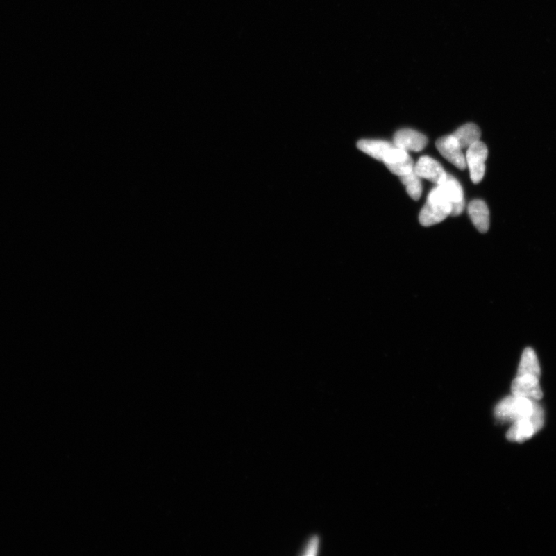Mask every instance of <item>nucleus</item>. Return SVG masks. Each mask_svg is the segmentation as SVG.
<instances>
[{
    "instance_id": "obj_13",
    "label": "nucleus",
    "mask_w": 556,
    "mask_h": 556,
    "mask_svg": "<svg viewBox=\"0 0 556 556\" xmlns=\"http://www.w3.org/2000/svg\"><path fill=\"white\" fill-rule=\"evenodd\" d=\"M453 135L457 140L460 147L464 149H469L473 144L480 141L482 133L475 124L468 123L460 127Z\"/></svg>"
},
{
    "instance_id": "obj_14",
    "label": "nucleus",
    "mask_w": 556,
    "mask_h": 556,
    "mask_svg": "<svg viewBox=\"0 0 556 556\" xmlns=\"http://www.w3.org/2000/svg\"><path fill=\"white\" fill-rule=\"evenodd\" d=\"M517 375L541 376V369L537 354L532 348H527L521 355Z\"/></svg>"
},
{
    "instance_id": "obj_4",
    "label": "nucleus",
    "mask_w": 556,
    "mask_h": 556,
    "mask_svg": "<svg viewBox=\"0 0 556 556\" xmlns=\"http://www.w3.org/2000/svg\"><path fill=\"white\" fill-rule=\"evenodd\" d=\"M487 155H489V151H487L485 144L480 141L473 144L466 152V166H469L471 180L475 184H478L483 180Z\"/></svg>"
},
{
    "instance_id": "obj_6",
    "label": "nucleus",
    "mask_w": 556,
    "mask_h": 556,
    "mask_svg": "<svg viewBox=\"0 0 556 556\" xmlns=\"http://www.w3.org/2000/svg\"><path fill=\"white\" fill-rule=\"evenodd\" d=\"M512 393L514 396L537 401L544 396L539 377L531 375H517L512 382Z\"/></svg>"
},
{
    "instance_id": "obj_10",
    "label": "nucleus",
    "mask_w": 556,
    "mask_h": 556,
    "mask_svg": "<svg viewBox=\"0 0 556 556\" xmlns=\"http://www.w3.org/2000/svg\"><path fill=\"white\" fill-rule=\"evenodd\" d=\"M439 185H441L451 203L450 215L457 217L461 214L464 210L465 203L462 185L454 176L448 174L446 180Z\"/></svg>"
},
{
    "instance_id": "obj_9",
    "label": "nucleus",
    "mask_w": 556,
    "mask_h": 556,
    "mask_svg": "<svg viewBox=\"0 0 556 556\" xmlns=\"http://www.w3.org/2000/svg\"><path fill=\"white\" fill-rule=\"evenodd\" d=\"M428 143L427 136L408 128L400 130L394 137L396 147L413 152H421L428 146Z\"/></svg>"
},
{
    "instance_id": "obj_8",
    "label": "nucleus",
    "mask_w": 556,
    "mask_h": 556,
    "mask_svg": "<svg viewBox=\"0 0 556 556\" xmlns=\"http://www.w3.org/2000/svg\"><path fill=\"white\" fill-rule=\"evenodd\" d=\"M414 170L421 178H427L437 185L443 183L448 176L441 165L429 156L421 157Z\"/></svg>"
},
{
    "instance_id": "obj_3",
    "label": "nucleus",
    "mask_w": 556,
    "mask_h": 556,
    "mask_svg": "<svg viewBox=\"0 0 556 556\" xmlns=\"http://www.w3.org/2000/svg\"><path fill=\"white\" fill-rule=\"evenodd\" d=\"M544 423V410L539 407L532 416L514 422L507 432V438L513 442H523L538 432Z\"/></svg>"
},
{
    "instance_id": "obj_16",
    "label": "nucleus",
    "mask_w": 556,
    "mask_h": 556,
    "mask_svg": "<svg viewBox=\"0 0 556 556\" xmlns=\"http://www.w3.org/2000/svg\"><path fill=\"white\" fill-rule=\"evenodd\" d=\"M319 540L317 537L313 538L309 544L306 548L305 555L308 556L314 555L317 553L319 550Z\"/></svg>"
},
{
    "instance_id": "obj_15",
    "label": "nucleus",
    "mask_w": 556,
    "mask_h": 556,
    "mask_svg": "<svg viewBox=\"0 0 556 556\" xmlns=\"http://www.w3.org/2000/svg\"><path fill=\"white\" fill-rule=\"evenodd\" d=\"M400 178L401 183L406 187L409 196L413 199L414 201H419V199L421 198L422 194L421 177L413 170L407 175L400 176Z\"/></svg>"
},
{
    "instance_id": "obj_7",
    "label": "nucleus",
    "mask_w": 556,
    "mask_h": 556,
    "mask_svg": "<svg viewBox=\"0 0 556 556\" xmlns=\"http://www.w3.org/2000/svg\"><path fill=\"white\" fill-rule=\"evenodd\" d=\"M436 147L446 160L457 169L464 170L466 167V158L454 135H446L438 139Z\"/></svg>"
},
{
    "instance_id": "obj_2",
    "label": "nucleus",
    "mask_w": 556,
    "mask_h": 556,
    "mask_svg": "<svg viewBox=\"0 0 556 556\" xmlns=\"http://www.w3.org/2000/svg\"><path fill=\"white\" fill-rule=\"evenodd\" d=\"M451 203L441 185L432 189L424 205L419 221L424 226L437 224L450 215Z\"/></svg>"
},
{
    "instance_id": "obj_12",
    "label": "nucleus",
    "mask_w": 556,
    "mask_h": 556,
    "mask_svg": "<svg viewBox=\"0 0 556 556\" xmlns=\"http://www.w3.org/2000/svg\"><path fill=\"white\" fill-rule=\"evenodd\" d=\"M357 147L374 159L383 161L389 151L396 146L394 143L387 141L362 140L357 143Z\"/></svg>"
},
{
    "instance_id": "obj_5",
    "label": "nucleus",
    "mask_w": 556,
    "mask_h": 556,
    "mask_svg": "<svg viewBox=\"0 0 556 556\" xmlns=\"http://www.w3.org/2000/svg\"><path fill=\"white\" fill-rule=\"evenodd\" d=\"M382 162L391 173L399 176L411 173L414 168V162L407 151L397 147L389 150Z\"/></svg>"
},
{
    "instance_id": "obj_11",
    "label": "nucleus",
    "mask_w": 556,
    "mask_h": 556,
    "mask_svg": "<svg viewBox=\"0 0 556 556\" xmlns=\"http://www.w3.org/2000/svg\"><path fill=\"white\" fill-rule=\"evenodd\" d=\"M469 214L473 225L480 233H485L489 230L490 226L489 210L483 201H471L469 205Z\"/></svg>"
},
{
    "instance_id": "obj_1",
    "label": "nucleus",
    "mask_w": 556,
    "mask_h": 556,
    "mask_svg": "<svg viewBox=\"0 0 556 556\" xmlns=\"http://www.w3.org/2000/svg\"><path fill=\"white\" fill-rule=\"evenodd\" d=\"M539 407L537 401L512 395L497 405L494 414L500 421L514 423L532 416Z\"/></svg>"
}]
</instances>
